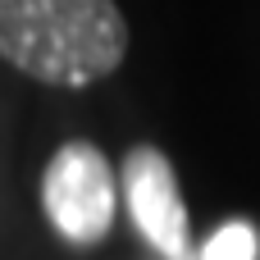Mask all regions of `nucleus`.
I'll use <instances>...</instances> for the list:
<instances>
[{"label": "nucleus", "mask_w": 260, "mask_h": 260, "mask_svg": "<svg viewBox=\"0 0 260 260\" xmlns=\"http://www.w3.org/2000/svg\"><path fill=\"white\" fill-rule=\"evenodd\" d=\"M0 55L37 82L87 87L128 55L114 0H0Z\"/></svg>", "instance_id": "nucleus-1"}, {"label": "nucleus", "mask_w": 260, "mask_h": 260, "mask_svg": "<svg viewBox=\"0 0 260 260\" xmlns=\"http://www.w3.org/2000/svg\"><path fill=\"white\" fill-rule=\"evenodd\" d=\"M41 206L59 238L96 247L114 224V169L91 142H64L41 174Z\"/></svg>", "instance_id": "nucleus-2"}, {"label": "nucleus", "mask_w": 260, "mask_h": 260, "mask_svg": "<svg viewBox=\"0 0 260 260\" xmlns=\"http://www.w3.org/2000/svg\"><path fill=\"white\" fill-rule=\"evenodd\" d=\"M123 201L133 229L160 251L165 260H197L187 233V206L178 192V174L160 146H133L123 155Z\"/></svg>", "instance_id": "nucleus-3"}, {"label": "nucleus", "mask_w": 260, "mask_h": 260, "mask_svg": "<svg viewBox=\"0 0 260 260\" xmlns=\"http://www.w3.org/2000/svg\"><path fill=\"white\" fill-rule=\"evenodd\" d=\"M256 251H260L256 229L247 219H229V224H219L206 238V247L197 251V260H256Z\"/></svg>", "instance_id": "nucleus-4"}]
</instances>
